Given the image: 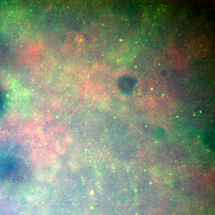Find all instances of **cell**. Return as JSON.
<instances>
[{"instance_id": "6da1fadb", "label": "cell", "mask_w": 215, "mask_h": 215, "mask_svg": "<svg viewBox=\"0 0 215 215\" xmlns=\"http://www.w3.org/2000/svg\"><path fill=\"white\" fill-rule=\"evenodd\" d=\"M76 39V42L77 43H82L84 41V38L83 36L82 35H78L75 38Z\"/></svg>"}]
</instances>
